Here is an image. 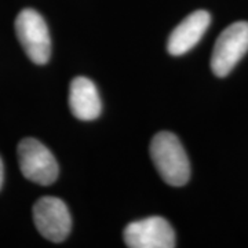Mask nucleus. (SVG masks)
Listing matches in <instances>:
<instances>
[{"label":"nucleus","instance_id":"f257e3e1","mask_svg":"<svg viewBox=\"0 0 248 248\" xmlns=\"http://www.w3.org/2000/svg\"><path fill=\"white\" fill-rule=\"evenodd\" d=\"M151 157L160 177L171 186H184L190 178V163L175 134L157 133L151 143Z\"/></svg>","mask_w":248,"mask_h":248},{"label":"nucleus","instance_id":"f03ea898","mask_svg":"<svg viewBox=\"0 0 248 248\" xmlns=\"http://www.w3.org/2000/svg\"><path fill=\"white\" fill-rule=\"evenodd\" d=\"M16 33L29 60L45 65L51 55V39L45 18L36 10H22L16 18Z\"/></svg>","mask_w":248,"mask_h":248},{"label":"nucleus","instance_id":"7ed1b4c3","mask_svg":"<svg viewBox=\"0 0 248 248\" xmlns=\"http://www.w3.org/2000/svg\"><path fill=\"white\" fill-rule=\"evenodd\" d=\"M18 161L22 175L37 185H51L58 178V163L53 153L35 138H25L18 145Z\"/></svg>","mask_w":248,"mask_h":248},{"label":"nucleus","instance_id":"20e7f679","mask_svg":"<svg viewBox=\"0 0 248 248\" xmlns=\"http://www.w3.org/2000/svg\"><path fill=\"white\" fill-rule=\"evenodd\" d=\"M248 51V22L239 21L226 28L214 46L211 69L218 78L228 76Z\"/></svg>","mask_w":248,"mask_h":248},{"label":"nucleus","instance_id":"39448f33","mask_svg":"<svg viewBox=\"0 0 248 248\" xmlns=\"http://www.w3.org/2000/svg\"><path fill=\"white\" fill-rule=\"evenodd\" d=\"M33 221L39 233L53 243H61L72 229L71 213L58 197L45 196L33 205Z\"/></svg>","mask_w":248,"mask_h":248},{"label":"nucleus","instance_id":"423d86ee","mask_svg":"<svg viewBox=\"0 0 248 248\" xmlns=\"http://www.w3.org/2000/svg\"><path fill=\"white\" fill-rule=\"evenodd\" d=\"M124 241L130 248H174L175 233L164 218L149 217L127 225Z\"/></svg>","mask_w":248,"mask_h":248},{"label":"nucleus","instance_id":"0eeeda50","mask_svg":"<svg viewBox=\"0 0 248 248\" xmlns=\"http://www.w3.org/2000/svg\"><path fill=\"white\" fill-rule=\"evenodd\" d=\"M211 16L205 10H197L189 14L169 37L167 50L171 55H184L195 47L207 32Z\"/></svg>","mask_w":248,"mask_h":248},{"label":"nucleus","instance_id":"6e6552de","mask_svg":"<svg viewBox=\"0 0 248 248\" xmlns=\"http://www.w3.org/2000/svg\"><path fill=\"white\" fill-rule=\"evenodd\" d=\"M69 107L73 116L83 122L95 120L101 115L102 102L95 84L87 78L79 76L71 83Z\"/></svg>","mask_w":248,"mask_h":248},{"label":"nucleus","instance_id":"1a4fd4ad","mask_svg":"<svg viewBox=\"0 0 248 248\" xmlns=\"http://www.w3.org/2000/svg\"><path fill=\"white\" fill-rule=\"evenodd\" d=\"M3 179H4V166H3V161L0 159V189L3 185Z\"/></svg>","mask_w":248,"mask_h":248}]
</instances>
